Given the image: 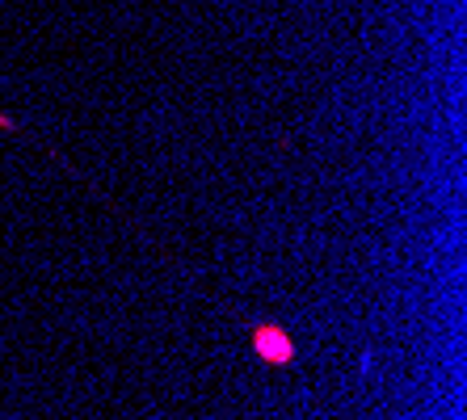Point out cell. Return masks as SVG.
I'll list each match as a JSON object with an SVG mask.
<instances>
[{"label": "cell", "mask_w": 467, "mask_h": 420, "mask_svg": "<svg viewBox=\"0 0 467 420\" xmlns=\"http://www.w3.org/2000/svg\"><path fill=\"white\" fill-rule=\"evenodd\" d=\"M253 349H257L261 362H270V366H291L295 362V341L278 328V323H257V333H253Z\"/></svg>", "instance_id": "1"}]
</instances>
